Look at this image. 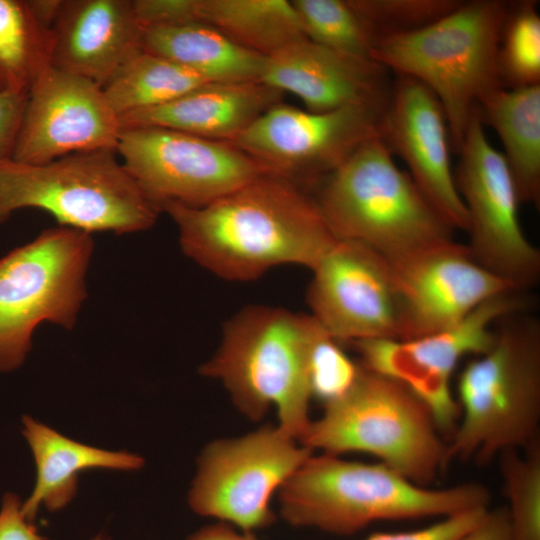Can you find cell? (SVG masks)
<instances>
[{"instance_id":"obj_1","label":"cell","mask_w":540,"mask_h":540,"mask_svg":"<svg viewBox=\"0 0 540 540\" xmlns=\"http://www.w3.org/2000/svg\"><path fill=\"white\" fill-rule=\"evenodd\" d=\"M183 253L229 281L254 280L280 265L312 270L338 240L316 200L295 182L263 173L200 207L161 206Z\"/></svg>"},{"instance_id":"obj_2","label":"cell","mask_w":540,"mask_h":540,"mask_svg":"<svg viewBox=\"0 0 540 540\" xmlns=\"http://www.w3.org/2000/svg\"><path fill=\"white\" fill-rule=\"evenodd\" d=\"M324 333L310 314L250 305L224 324L220 344L200 373L221 382L252 421L275 408L277 426L300 441L312 421L311 355Z\"/></svg>"},{"instance_id":"obj_3","label":"cell","mask_w":540,"mask_h":540,"mask_svg":"<svg viewBox=\"0 0 540 540\" xmlns=\"http://www.w3.org/2000/svg\"><path fill=\"white\" fill-rule=\"evenodd\" d=\"M281 517L295 527L353 534L386 520L445 518L488 508L489 490L474 482L418 485L387 465L314 453L278 492Z\"/></svg>"},{"instance_id":"obj_4","label":"cell","mask_w":540,"mask_h":540,"mask_svg":"<svg viewBox=\"0 0 540 540\" xmlns=\"http://www.w3.org/2000/svg\"><path fill=\"white\" fill-rule=\"evenodd\" d=\"M498 324L491 347L458 376L460 418L448 440L449 462L486 465L540 442V324L525 312Z\"/></svg>"},{"instance_id":"obj_5","label":"cell","mask_w":540,"mask_h":540,"mask_svg":"<svg viewBox=\"0 0 540 540\" xmlns=\"http://www.w3.org/2000/svg\"><path fill=\"white\" fill-rule=\"evenodd\" d=\"M509 4L461 3L417 30L381 40L371 58L426 86L441 104L456 151L478 103L502 88L499 47Z\"/></svg>"},{"instance_id":"obj_6","label":"cell","mask_w":540,"mask_h":540,"mask_svg":"<svg viewBox=\"0 0 540 540\" xmlns=\"http://www.w3.org/2000/svg\"><path fill=\"white\" fill-rule=\"evenodd\" d=\"M323 405L299 441L313 452L368 453L427 487L450 463L448 441L427 406L402 383L361 364L351 387Z\"/></svg>"},{"instance_id":"obj_7","label":"cell","mask_w":540,"mask_h":540,"mask_svg":"<svg viewBox=\"0 0 540 540\" xmlns=\"http://www.w3.org/2000/svg\"><path fill=\"white\" fill-rule=\"evenodd\" d=\"M338 239L361 243L389 262L453 240V229L375 136L323 179L315 199Z\"/></svg>"},{"instance_id":"obj_8","label":"cell","mask_w":540,"mask_h":540,"mask_svg":"<svg viewBox=\"0 0 540 540\" xmlns=\"http://www.w3.org/2000/svg\"><path fill=\"white\" fill-rule=\"evenodd\" d=\"M116 151L73 153L42 164L0 162V224L36 208L61 226L117 234L149 229L160 208L142 191Z\"/></svg>"},{"instance_id":"obj_9","label":"cell","mask_w":540,"mask_h":540,"mask_svg":"<svg viewBox=\"0 0 540 540\" xmlns=\"http://www.w3.org/2000/svg\"><path fill=\"white\" fill-rule=\"evenodd\" d=\"M93 247L91 233L60 225L0 258V372L23 364L42 322L75 325Z\"/></svg>"},{"instance_id":"obj_10","label":"cell","mask_w":540,"mask_h":540,"mask_svg":"<svg viewBox=\"0 0 540 540\" xmlns=\"http://www.w3.org/2000/svg\"><path fill=\"white\" fill-rule=\"evenodd\" d=\"M314 452L266 424L208 443L197 459L188 504L198 515L254 533L271 526V500Z\"/></svg>"},{"instance_id":"obj_11","label":"cell","mask_w":540,"mask_h":540,"mask_svg":"<svg viewBox=\"0 0 540 540\" xmlns=\"http://www.w3.org/2000/svg\"><path fill=\"white\" fill-rule=\"evenodd\" d=\"M528 307L524 293L506 292L486 300L440 332L411 340L380 338L351 345L364 368L396 380L414 393L430 410L440 432L449 438L460 418L450 386L457 364L467 355L486 352L495 340L493 325Z\"/></svg>"},{"instance_id":"obj_12","label":"cell","mask_w":540,"mask_h":540,"mask_svg":"<svg viewBox=\"0 0 540 540\" xmlns=\"http://www.w3.org/2000/svg\"><path fill=\"white\" fill-rule=\"evenodd\" d=\"M458 153L454 178L468 214L466 246L482 267L526 292L540 277V250L522 230L514 178L488 141L477 108Z\"/></svg>"},{"instance_id":"obj_13","label":"cell","mask_w":540,"mask_h":540,"mask_svg":"<svg viewBox=\"0 0 540 540\" xmlns=\"http://www.w3.org/2000/svg\"><path fill=\"white\" fill-rule=\"evenodd\" d=\"M117 154L160 210L204 206L267 173L230 142L160 127L122 129Z\"/></svg>"},{"instance_id":"obj_14","label":"cell","mask_w":540,"mask_h":540,"mask_svg":"<svg viewBox=\"0 0 540 540\" xmlns=\"http://www.w3.org/2000/svg\"><path fill=\"white\" fill-rule=\"evenodd\" d=\"M384 111L348 106L311 112L279 102L230 143L267 173L295 183L302 179L317 182L364 142L380 135Z\"/></svg>"},{"instance_id":"obj_15","label":"cell","mask_w":540,"mask_h":540,"mask_svg":"<svg viewBox=\"0 0 540 540\" xmlns=\"http://www.w3.org/2000/svg\"><path fill=\"white\" fill-rule=\"evenodd\" d=\"M311 314L339 343L399 339L390 262L371 248L338 239L311 270Z\"/></svg>"},{"instance_id":"obj_16","label":"cell","mask_w":540,"mask_h":540,"mask_svg":"<svg viewBox=\"0 0 540 540\" xmlns=\"http://www.w3.org/2000/svg\"><path fill=\"white\" fill-rule=\"evenodd\" d=\"M121 132L100 85L50 65L28 92L12 160L42 164L73 153L117 152Z\"/></svg>"},{"instance_id":"obj_17","label":"cell","mask_w":540,"mask_h":540,"mask_svg":"<svg viewBox=\"0 0 540 540\" xmlns=\"http://www.w3.org/2000/svg\"><path fill=\"white\" fill-rule=\"evenodd\" d=\"M390 266L399 312V340L445 330L486 300L518 291L482 267L466 245L454 240L390 262Z\"/></svg>"},{"instance_id":"obj_18","label":"cell","mask_w":540,"mask_h":540,"mask_svg":"<svg viewBox=\"0 0 540 540\" xmlns=\"http://www.w3.org/2000/svg\"><path fill=\"white\" fill-rule=\"evenodd\" d=\"M380 137L408 166L411 179L441 218L466 232L468 214L451 166L444 110L422 83L398 76L380 123Z\"/></svg>"},{"instance_id":"obj_19","label":"cell","mask_w":540,"mask_h":540,"mask_svg":"<svg viewBox=\"0 0 540 540\" xmlns=\"http://www.w3.org/2000/svg\"><path fill=\"white\" fill-rule=\"evenodd\" d=\"M260 82L295 94L311 112L348 106L385 110L393 86L388 70L374 60L348 56L307 38L266 56Z\"/></svg>"},{"instance_id":"obj_20","label":"cell","mask_w":540,"mask_h":540,"mask_svg":"<svg viewBox=\"0 0 540 540\" xmlns=\"http://www.w3.org/2000/svg\"><path fill=\"white\" fill-rule=\"evenodd\" d=\"M143 29L132 0H62L51 66L103 87L142 49Z\"/></svg>"},{"instance_id":"obj_21","label":"cell","mask_w":540,"mask_h":540,"mask_svg":"<svg viewBox=\"0 0 540 540\" xmlns=\"http://www.w3.org/2000/svg\"><path fill=\"white\" fill-rule=\"evenodd\" d=\"M281 96L262 82H209L167 103L119 118L122 129L160 127L232 142Z\"/></svg>"},{"instance_id":"obj_22","label":"cell","mask_w":540,"mask_h":540,"mask_svg":"<svg viewBox=\"0 0 540 540\" xmlns=\"http://www.w3.org/2000/svg\"><path fill=\"white\" fill-rule=\"evenodd\" d=\"M22 435L36 467L29 498L22 503L27 520L34 522L41 506L49 512L66 507L75 497L79 474L91 469L136 471L145 460L127 451H109L75 441L31 416L22 417Z\"/></svg>"},{"instance_id":"obj_23","label":"cell","mask_w":540,"mask_h":540,"mask_svg":"<svg viewBox=\"0 0 540 540\" xmlns=\"http://www.w3.org/2000/svg\"><path fill=\"white\" fill-rule=\"evenodd\" d=\"M142 48L190 69L207 82H260L265 60L203 23L145 26Z\"/></svg>"},{"instance_id":"obj_24","label":"cell","mask_w":540,"mask_h":540,"mask_svg":"<svg viewBox=\"0 0 540 540\" xmlns=\"http://www.w3.org/2000/svg\"><path fill=\"white\" fill-rule=\"evenodd\" d=\"M498 134L521 203L540 204V84L499 88L477 105Z\"/></svg>"},{"instance_id":"obj_25","label":"cell","mask_w":540,"mask_h":540,"mask_svg":"<svg viewBox=\"0 0 540 540\" xmlns=\"http://www.w3.org/2000/svg\"><path fill=\"white\" fill-rule=\"evenodd\" d=\"M198 21L265 57L306 38L287 0H199Z\"/></svg>"},{"instance_id":"obj_26","label":"cell","mask_w":540,"mask_h":540,"mask_svg":"<svg viewBox=\"0 0 540 540\" xmlns=\"http://www.w3.org/2000/svg\"><path fill=\"white\" fill-rule=\"evenodd\" d=\"M205 83L209 82L190 69L142 48L102 89L120 117L167 103Z\"/></svg>"},{"instance_id":"obj_27","label":"cell","mask_w":540,"mask_h":540,"mask_svg":"<svg viewBox=\"0 0 540 540\" xmlns=\"http://www.w3.org/2000/svg\"><path fill=\"white\" fill-rule=\"evenodd\" d=\"M52 28L28 0H0V92L28 93L51 65Z\"/></svg>"},{"instance_id":"obj_28","label":"cell","mask_w":540,"mask_h":540,"mask_svg":"<svg viewBox=\"0 0 540 540\" xmlns=\"http://www.w3.org/2000/svg\"><path fill=\"white\" fill-rule=\"evenodd\" d=\"M304 36L324 47L372 59L379 37L353 0H293Z\"/></svg>"},{"instance_id":"obj_29","label":"cell","mask_w":540,"mask_h":540,"mask_svg":"<svg viewBox=\"0 0 540 540\" xmlns=\"http://www.w3.org/2000/svg\"><path fill=\"white\" fill-rule=\"evenodd\" d=\"M509 540H540V442L498 457Z\"/></svg>"},{"instance_id":"obj_30","label":"cell","mask_w":540,"mask_h":540,"mask_svg":"<svg viewBox=\"0 0 540 540\" xmlns=\"http://www.w3.org/2000/svg\"><path fill=\"white\" fill-rule=\"evenodd\" d=\"M500 79L510 88L540 84V16L535 1L509 4L499 47Z\"/></svg>"},{"instance_id":"obj_31","label":"cell","mask_w":540,"mask_h":540,"mask_svg":"<svg viewBox=\"0 0 540 540\" xmlns=\"http://www.w3.org/2000/svg\"><path fill=\"white\" fill-rule=\"evenodd\" d=\"M379 40L422 28L455 9L458 0H353ZM379 41V42H380Z\"/></svg>"},{"instance_id":"obj_32","label":"cell","mask_w":540,"mask_h":540,"mask_svg":"<svg viewBox=\"0 0 540 540\" xmlns=\"http://www.w3.org/2000/svg\"><path fill=\"white\" fill-rule=\"evenodd\" d=\"M327 332L315 343L310 361L313 397L324 402L344 394L353 384L360 364L353 362Z\"/></svg>"},{"instance_id":"obj_33","label":"cell","mask_w":540,"mask_h":540,"mask_svg":"<svg viewBox=\"0 0 540 540\" xmlns=\"http://www.w3.org/2000/svg\"><path fill=\"white\" fill-rule=\"evenodd\" d=\"M488 510L489 507L465 511L412 531L377 532L365 540H456L477 525Z\"/></svg>"},{"instance_id":"obj_34","label":"cell","mask_w":540,"mask_h":540,"mask_svg":"<svg viewBox=\"0 0 540 540\" xmlns=\"http://www.w3.org/2000/svg\"><path fill=\"white\" fill-rule=\"evenodd\" d=\"M28 93L0 92V162L12 159Z\"/></svg>"},{"instance_id":"obj_35","label":"cell","mask_w":540,"mask_h":540,"mask_svg":"<svg viewBox=\"0 0 540 540\" xmlns=\"http://www.w3.org/2000/svg\"><path fill=\"white\" fill-rule=\"evenodd\" d=\"M20 497L11 492L3 495L0 508V540H49L22 512Z\"/></svg>"},{"instance_id":"obj_36","label":"cell","mask_w":540,"mask_h":540,"mask_svg":"<svg viewBox=\"0 0 540 540\" xmlns=\"http://www.w3.org/2000/svg\"><path fill=\"white\" fill-rule=\"evenodd\" d=\"M456 540H509L506 507L488 510L484 518Z\"/></svg>"},{"instance_id":"obj_37","label":"cell","mask_w":540,"mask_h":540,"mask_svg":"<svg viewBox=\"0 0 540 540\" xmlns=\"http://www.w3.org/2000/svg\"><path fill=\"white\" fill-rule=\"evenodd\" d=\"M185 540H258L254 533L241 531L229 524L215 522L190 534Z\"/></svg>"},{"instance_id":"obj_38","label":"cell","mask_w":540,"mask_h":540,"mask_svg":"<svg viewBox=\"0 0 540 540\" xmlns=\"http://www.w3.org/2000/svg\"><path fill=\"white\" fill-rule=\"evenodd\" d=\"M91 540H109V538L106 535L100 533L96 535L94 538H92Z\"/></svg>"}]
</instances>
